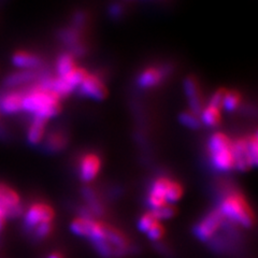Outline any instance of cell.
I'll return each instance as SVG.
<instances>
[{"instance_id":"1","label":"cell","mask_w":258,"mask_h":258,"mask_svg":"<svg viewBox=\"0 0 258 258\" xmlns=\"http://www.w3.org/2000/svg\"><path fill=\"white\" fill-rule=\"evenodd\" d=\"M22 111L46 122L60 112V98L53 91L37 84L24 92Z\"/></svg>"},{"instance_id":"2","label":"cell","mask_w":258,"mask_h":258,"mask_svg":"<svg viewBox=\"0 0 258 258\" xmlns=\"http://www.w3.org/2000/svg\"><path fill=\"white\" fill-rule=\"evenodd\" d=\"M219 210L224 219L231 224H238L245 228L252 227L254 224V214L251 208L242 194L236 189L224 192Z\"/></svg>"},{"instance_id":"3","label":"cell","mask_w":258,"mask_h":258,"mask_svg":"<svg viewBox=\"0 0 258 258\" xmlns=\"http://www.w3.org/2000/svg\"><path fill=\"white\" fill-rule=\"evenodd\" d=\"M210 163L219 172H228L235 168L232 141L223 133H215L208 140Z\"/></svg>"},{"instance_id":"4","label":"cell","mask_w":258,"mask_h":258,"mask_svg":"<svg viewBox=\"0 0 258 258\" xmlns=\"http://www.w3.org/2000/svg\"><path fill=\"white\" fill-rule=\"evenodd\" d=\"M232 154L237 170L246 171L255 167L257 165V135L254 134L248 138H240L232 142Z\"/></svg>"},{"instance_id":"5","label":"cell","mask_w":258,"mask_h":258,"mask_svg":"<svg viewBox=\"0 0 258 258\" xmlns=\"http://www.w3.org/2000/svg\"><path fill=\"white\" fill-rule=\"evenodd\" d=\"M86 76V70H84L83 68L77 67L74 71L66 76L53 78L52 91L57 95L59 98H61V97H66L71 93H74L77 88H79L80 84L83 82V80Z\"/></svg>"},{"instance_id":"6","label":"cell","mask_w":258,"mask_h":258,"mask_svg":"<svg viewBox=\"0 0 258 258\" xmlns=\"http://www.w3.org/2000/svg\"><path fill=\"white\" fill-rule=\"evenodd\" d=\"M225 219L223 214L220 212L219 209H215L213 211L210 212L208 215H206L203 220H201L197 225L195 229H194V233L196 237L204 242H209L212 240L214 236L217 233L225 223Z\"/></svg>"},{"instance_id":"7","label":"cell","mask_w":258,"mask_h":258,"mask_svg":"<svg viewBox=\"0 0 258 258\" xmlns=\"http://www.w3.org/2000/svg\"><path fill=\"white\" fill-rule=\"evenodd\" d=\"M54 217L53 209L43 203L31 205L24 216V230L31 233L37 226L43 223H52Z\"/></svg>"},{"instance_id":"8","label":"cell","mask_w":258,"mask_h":258,"mask_svg":"<svg viewBox=\"0 0 258 258\" xmlns=\"http://www.w3.org/2000/svg\"><path fill=\"white\" fill-rule=\"evenodd\" d=\"M103 240L111 248L113 258L126 256L132 249L129 240L125 235L107 224H103Z\"/></svg>"},{"instance_id":"9","label":"cell","mask_w":258,"mask_h":258,"mask_svg":"<svg viewBox=\"0 0 258 258\" xmlns=\"http://www.w3.org/2000/svg\"><path fill=\"white\" fill-rule=\"evenodd\" d=\"M79 93L93 100H103L107 97V87L101 78L97 75L87 74L83 82L79 86Z\"/></svg>"},{"instance_id":"10","label":"cell","mask_w":258,"mask_h":258,"mask_svg":"<svg viewBox=\"0 0 258 258\" xmlns=\"http://www.w3.org/2000/svg\"><path fill=\"white\" fill-rule=\"evenodd\" d=\"M170 183L171 180L167 176H159L153 181L148 194V206L152 210H156L167 204L166 192Z\"/></svg>"},{"instance_id":"11","label":"cell","mask_w":258,"mask_h":258,"mask_svg":"<svg viewBox=\"0 0 258 258\" xmlns=\"http://www.w3.org/2000/svg\"><path fill=\"white\" fill-rule=\"evenodd\" d=\"M101 160L99 156L94 153H87L80 158L79 161V176L83 182L94 180L99 173Z\"/></svg>"},{"instance_id":"12","label":"cell","mask_w":258,"mask_h":258,"mask_svg":"<svg viewBox=\"0 0 258 258\" xmlns=\"http://www.w3.org/2000/svg\"><path fill=\"white\" fill-rule=\"evenodd\" d=\"M183 86H184L185 95H186V98L188 100L190 112H192L194 114L196 115L200 114V112L203 111L205 107H204L203 97H201V93H200L196 79L192 77H187L184 80Z\"/></svg>"},{"instance_id":"13","label":"cell","mask_w":258,"mask_h":258,"mask_svg":"<svg viewBox=\"0 0 258 258\" xmlns=\"http://www.w3.org/2000/svg\"><path fill=\"white\" fill-rule=\"evenodd\" d=\"M170 71V67H151L143 70L138 77V85L141 88H152L159 85Z\"/></svg>"},{"instance_id":"14","label":"cell","mask_w":258,"mask_h":258,"mask_svg":"<svg viewBox=\"0 0 258 258\" xmlns=\"http://www.w3.org/2000/svg\"><path fill=\"white\" fill-rule=\"evenodd\" d=\"M24 92L11 91L0 97V112L4 114H16L22 111Z\"/></svg>"},{"instance_id":"15","label":"cell","mask_w":258,"mask_h":258,"mask_svg":"<svg viewBox=\"0 0 258 258\" xmlns=\"http://www.w3.org/2000/svg\"><path fill=\"white\" fill-rule=\"evenodd\" d=\"M12 62L16 68L31 71L41 67L42 59L36 54L20 51V52H16L13 55Z\"/></svg>"},{"instance_id":"16","label":"cell","mask_w":258,"mask_h":258,"mask_svg":"<svg viewBox=\"0 0 258 258\" xmlns=\"http://www.w3.org/2000/svg\"><path fill=\"white\" fill-rule=\"evenodd\" d=\"M67 144H68L67 135L60 131H57V132H53L47 136V138L44 142V147L46 151L56 153L63 150L67 147Z\"/></svg>"},{"instance_id":"17","label":"cell","mask_w":258,"mask_h":258,"mask_svg":"<svg viewBox=\"0 0 258 258\" xmlns=\"http://www.w3.org/2000/svg\"><path fill=\"white\" fill-rule=\"evenodd\" d=\"M45 120L36 118L31 120V124L27 131V141L31 145H38L42 141L45 132Z\"/></svg>"},{"instance_id":"18","label":"cell","mask_w":258,"mask_h":258,"mask_svg":"<svg viewBox=\"0 0 258 258\" xmlns=\"http://www.w3.org/2000/svg\"><path fill=\"white\" fill-rule=\"evenodd\" d=\"M19 205H21V200L18 192L8 185L0 183V206H3L8 212L10 209Z\"/></svg>"},{"instance_id":"19","label":"cell","mask_w":258,"mask_h":258,"mask_svg":"<svg viewBox=\"0 0 258 258\" xmlns=\"http://www.w3.org/2000/svg\"><path fill=\"white\" fill-rule=\"evenodd\" d=\"M35 72L27 71V70H22L19 72H14V74L7 77L5 80V85L7 87H16L21 85H25L30 83L31 81L36 79Z\"/></svg>"},{"instance_id":"20","label":"cell","mask_w":258,"mask_h":258,"mask_svg":"<svg viewBox=\"0 0 258 258\" xmlns=\"http://www.w3.org/2000/svg\"><path fill=\"white\" fill-rule=\"evenodd\" d=\"M77 68L74 55L70 53H62L56 61V71H57V77L66 76Z\"/></svg>"},{"instance_id":"21","label":"cell","mask_w":258,"mask_h":258,"mask_svg":"<svg viewBox=\"0 0 258 258\" xmlns=\"http://www.w3.org/2000/svg\"><path fill=\"white\" fill-rule=\"evenodd\" d=\"M221 113L219 109L212 107H206L200 112V123L208 127H216L221 123Z\"/></svg>"},{"instance_id":"22","label":"cell","mask_w":258,"mask_h":258,"mask_svg":"<svg viewBox=\"0 0 258 258\" xmlns=\"http://www.w3.org/2000/svg\"><path fill=\"white\" fill-rule=\"evenodd\" d=\"M95 225L94 220H87L83 217H79L71 224V230L76 235L81 237H90Z\"/></svg>"},{"instance_id":"23","label":"cell","mask_w":258,"mask_h":258,"mask_svg":"<svg viewBox=\"0 0 258 258\" xmlns=\"http://www.w3.org/2000/svg\"><path fill=\"white\" fill-rule=\"evenodd\" d=\"M82 194H83V197H84L85 201L87 203L86 208L90 210L92 214L94 216L95 215H101L103 213V207L100 204L99 199L97 198L95 191L91 188H83Z\"/></svg>"},{"instance_id":"24","label":"cell","mask_w":258,"mask_h":258,"mask_svg":"<svg viewBox=\"0 0 258 258\" xmlns=\"http://www.w3.org/2000/svg\"><path fill=\"white\" fill-rule=\"evenodd\" d=\"M240 101H241V96L238 92H236V91L228 92L227 91L224 97L222 108L225 109L227 112H233L239 107Z\"/></svg>"},{"instance_id":"25","label":"cell","mask_w":258,"mask_h":258,"mask_svg":"<svg viewBox=\"0 0 258 258\" xmlns=\"http://www.w3.org/2000/svg\"><path fill=\"white\" fill-rule=\"evenodd\" d=\"M179 119L182 125H184L185 127H187L189 129H198L201 125L199 117L196 114H194V113L190 111L182 112Z\"/></svg>"},{"instance_id":"26","label":"cell","mask_w":258,"mask_h":258,"mask_svg":"<svg viewBox=\"0 0 258 258\" xmlns=\"http://www.w3.org/2000/svg\"><path fill=\"white\" fill-rule=\"evenodd\" d=\"M182 192H183V189L181 185L177 182L171 181L166 192V203H170V204L175 203V201H177L181 198Z\"/></svg>"},{"instance_id":"27","label":"cell","mask_w":258,"mask_h":258,"mask_svg":"<svg viewBox=\"0 0 258 258\" xmlns=\"http://www.w3.org/2000/svg\"><path fill=\"white\" fill-rule=\"evenodd\" d=\"M151 212L153 213V215H154V217L157 221L168 220V219H171V217L175 214V209L172 206L165 205L156 210H152Z\"/></svg>"},{"instance_id":"28","label":"cell","mask_w":258,"mask_h":258,"mask_svg":"<svg viewBox=\"0 0 258 258\" xmlns=\"http://www.w3.org/2000/svg\"><path fill=\"white\" fill-rule=\"evenodd\" d=\"M52 231V223H43L32 230V236L36 240H42L45 239Z\"/></svg>"},{"instance_id":"29","label":"cell","mask_w":258,"mask_h":258,"mask_svg":"<svg viewBox=\"0 0 258 258\" xmlns=\"http://www.w3.org/2000/svg\"><path fill=\"white\" fill-rule=\"evenodd\" d=\"M158 221L155 219L154 215H153L152 212H149L147 214H144L140 221H139V229L143 232H148L151 227H153L155 224H157Z\"/></svg>"},{"instance_id":"30","label":"cell","mask_w":258,"mask_h":258,"mask_svg":"<svg viewBox=\"0 0 258 258\" xmlns=\"http://www.w3.org/2000/svg\"><path fill=\"white\" fill-rule=\"evenodd\" d=\"M226 92H227V91L223 90V88H221V90H217L211 97H210L208 106L221 110L222 106H223V101H224V97L226 95Z\"/></svg>"},{"instance_id":"31","label":"cell","mask_w":258,"mask_h":258,"mask_svg":"<svg viewBox=\"0 0 258 258\" xmlns=\"http://www.w3.org/2000/svg\"><path fill=\"white\" fill-rule=\"evenodd\" d=\"M164 235V228L160 224H155L153 227H151L148 231V236L153 241H158Z\"/></svg>"},{"instance_id":"32","label":"cell","mask_w":258,"mask_h":258,"mask_svg":"<svg viewBox=\"0 0 258 258\" xmlns=\"http://www.w3.org/2000/svg\"><path fill=\"white\" fill-rule=\"evenodd\" d=\"M123 13V7L118 5V4H114L112 5L110 8V14L113 18H119L120 15Z\"/></svg>"},{"instance_id":"33","label":"cell","mask_w":258,"mask_h":258,"mask_svg":"<svg viewBox=\"0 0 258 258\" xmlns=\"http://www.w3.org/2000/svg\"><path fill=\"white\" fill-rule=\"evenodd\" d=\"M47 258H62L59 254H57V253H53V254H51L50 256H48Z\"/></svg>"}]
</instances>
